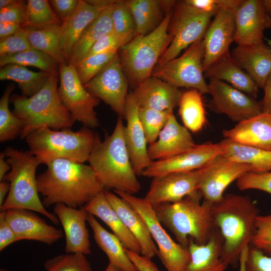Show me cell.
I'll list each match as a JSON object with an SVG mask.
<instances>
[{
  "label": "cell",
  "mask_w": 271,
  "mask_h": 271,
  "mask_svg": "<svg viewBox=\"0 0 271 271\" xmlns=\"http://www.w3.org/2000/svg\"><path fill=\"white\" fill-rule=\"evenodd\" d=\"M59 76L60 99L74 120L89 128L98 126V119L94 108L100 100L86 90L74 65L70 63L60 64Z\"/></svg>",
  "instance_id": "obj_12"
},
{
  "label": "cell",
  "mask_w": 271,
  "mask_h": 271,
  "mask_svg": "<svg viewBox=\"0 0 271 271\" xmlns=\"http://www.w3.org/2000/svg\"><path fill=\"white\" fill-rule=\"evenodd\" d=\"M128 84L118 53L99 73L84 86L88 92L108 104L118 116L125 119Z\"/></svg>",
  "instance_id": "obj_13"
},
{
  "label": "cell",
  "mask_w": 271,
  "mask_h": 271,
  "mask_svg": "<svg viewBox=\"0 0 271 271\" xmlns=\"http://www.w3.org/2000/svg\"><path fill=\"white\" fill-rule=\"evenodd\" d=\"M236 185L241 190L256 189L271 194V171L262 173L247 172L237 180Z\"/></svg>",
  "instance_id": "obj_48"
},
{
  "label": "cell",
  "mask_w": 271,
  "mask_h": 271,
  "mask_svg": "<svg viewBox=\"0 0 271 271\" xmlns=\"http://www.w3.org/2000/svg\"><path fill=\"white\" fill-rule=\"evenodd\" d=\"M112 31L127 42L136 36V27L126 1H115L111 14Z\"/></svg>",
  "instance_id": "obj_42"
},
{
  "label": "cell",
  "mask_w": 271,
  "mask_h": 271,
  "mask_svg": "<svg viewBox=\"0 0 271 271\" xmlns=\"http://www.w3.org/2000/svg\"><path fill=\"white\" fill-rule=\"evenodd\" d=\"M222 154L221 145L210 142L196 145L190 150L173 157L152 161L142 173L147 177H155L172 173L201 169Z\"/></svg>",
  "instance_id": "obj_16"
},
{
  "label": "cell",
  "mask_w": 271,
  "mask_h": 271,
  "mask_svg": "<svg viewBox=\"0 0 271 271\" xmlns=\"http://www.w3.org/2000/svg\"><path fill=\"white\" fill-rule=\"evenodd\" d=\"M51 73L40 71L34 72L25 66L16 64H7L0 69L1 80H12L16 82L21 89L22 95L31 97L45 85Z\"/></svg>",
  "instance_id": "obj_36"
},
{
  "label": "cell",
  "mask_w": 271,
  "mask_h": 271,
  "mask_svg": "<svg viewBox=\"0 0 271 271\" xmlns=\"http://www.w3.org/2000/svg\"><path fill=\"white\" fill-rule=\"evenodd\" d=\"M196 145L189 130L180 124L172 112L157 140L148 148L152 161L168 159L185 152Z\"/></svg>",
  "instance_id": "obj_23"
},
{
  "label": "cell",
  "mask_w": 271,
  "mask_h": 271,
  "mask_svg": "<svg viewBox=\"0 0 271 271\" xmlns=\"http://www.w3.org/2000/svg\"><path fill=\"white\" fill-rule=\"evenodd\" d=\"M173 9L160 25L145 35H136L118 50L121 65L129 84L136 87L151 76L172 37L168 27Z\"/></svg>",
  "instance_id": "obj_8"
},
{
  "label": "cell",
  "mask_w": 271,
  "mask_h": 271,
  "mask_svg": "<svg viewBox=\"0 0 271 271\" xmlns=\"http://www.w3.org/2000/svg\"><path fill=\"white\" fill-rule=\"evenodd\" d=\"M215 16L195 8L186 1H176L168 27L172 40L158 63L177 57L183 50L202 39Z\"/></svg>",
  "instance_id": "obj_9"
},
{
  "label": "cell",
  "mask_w": 271,
  "mask_h": 271,
  "mask_svg": "<svg viewBox=\"0 0 271 271\" xmlns=\"http://www.w3.org/2000/svg\"><path fill=\"white\" fill-rule=\"evenodd\" d=\"M32 48L24 28L14 35L0 39V56L19 53Z\"/></svg>",
  "instance_id": "obj_49"
},
{
  "label": "cell",
  "mask_w": 271,
  "mask_h": 271,
  "mask_svg": "<svg viewBox=\"0 0 271 271\" xmlns=\"http://www.w3.org/2000/svg\"><path fill=\"white\" fill-rule=\"evenodd\" d=\"M267 44H268V45L269 46V47L270 48V50L271 51V40H268H268H267Z\"/></svg>",
  "instance_id": "obj_63"
},
{
  "label": "cell",
  "mask_w": 271,
  "mask_h": 271,
  "mask_svg": "<svg viewBox=\"0 0 271 271\" xmlns=\"http://www.w3.org/2000/svg\"><path fill=\"white\" fill-rule=\"evenodd\" d=\"M251 172L247 164L230 161L220 155L206 166L198 186L203 201L213 204L223 196L226 188L243 174Z\"/></svg>",
  "instance_id": "obj_17"
},
{
  "label": "cell",
  "mask_w": 271,
  "mask_h": 271,
  "mask_svg": "<svg viewBox=\"0 0 271 271\" xmlns=\"http://www.w3.org/2000/svg\"><path fill=\"white\" fill-rule=\"evenodd\" d=\"M222 156L235 162L249 165L251 172L262 173L271 171V151L246 146L224 139L219 142Z\"/></svg>",
  "instance_id": "obj_35"
},
{
  "label": "cell",
  "mask_w": 271,
  "mask_h": 271,
  "mask_svg": "<svg viewBox=\"0 0 271 271\" xmlns=\"http://www.w3.org/2000/svg\"><path fill=\"white\" fill-rule=\"evenodd\" d=\"M179 113L184 126L189 130L197 132L206 122V117L202 94L191 89L182 92L179 103Z\"/></svg>",
  "instance_id": "obj_38"
},
{
  "label": "cell",
  "mask_w": 271,
  "mask_h": 271,
  "mask_svg": "<svg viewBox=\"0 0 271 271\" xmlns=\"http://www.w3.org/2000/svg\"><path fill=\"white\" fill-rule=\"evenodd\" d=\"M127 42L113 31L102 36L89 50L86 57L119 49Z\"/></svg>",
  "instance_id": "obj_51"
},
{
  "label": "cell",
  "mask_w": 271,
  "mask_h": 271,
  "mask_svg": "<svg viewBox=\"0 0 271 271\" xmlns=\"http://www.w3.org/2000/svg\"><path fill=\"white\" fill-rule=\"evenodd\" d=\"M4 152L0 154V181H3L7 172L11 170V167L7 160H5Z\"/></svg>",
  "instance_id": "obj_58"
},
{
  "label": "cell",
  "mask_w": 271,
  "mask_h": 271,
  "mask_svg": "<svg viewBox=\"0 0 271 271\" xmlns=\"http://www.w3.org/2000/svg\"><path fill=\"white\" fill-rule=\"evenodd\" d=\"M104 271H122L121 269L115 266L114 265L109 263Z\"/></svg>",
  "instance_id": "obj_62"
},
{
  "label": "cell",
  "mask_w": 271,
  "mask_h": 271,
  "mask_svg": "<svg viewBox=\"0 0 271 271\" xmlns=\"http://www.w3.org/2000/svg\"><path fill=\"white\" fill-rule=\"evenodd\" d=\"M49 2L54 12L62 23L74 13L79 0H51Z\"/></svg>",
  "instance_id": "obj_53"
},
{
  "label": "cell",
  "mask_w": 271,
  "mask_h": 271,
  "mask_svg": "<svg viewBox=\"0 0 271 271\" xmlns=\"http://www.w3.org/2000/svg\"><path fill=\"white\" fill-rule=\"evenodd\" d=\"M59 69L53 70L43 88L31 97L14 95L13 113L24 122L21 139L42 128L59 130L76 121L62 103L58 93Z\"/></svg>",
  "instance_id": "obj_4"
},
{
  "label": "cell",
  "mask_w": 271,
  "mask_h": 271,
  "mask_svg": "<svg viewBox=\"0 0 271 271\" xmlns=\"http://www.w3.org/2000/svg\"><path fill=\"white\" fill-rule=\"evenodd\" d=\"M235 30L232 12L221 10L214 16L203 38L204 73L214 61L229 51L230 45L234 42Z\"/></svg>",
  "instance_id": "obj_21"
},
{
  "label": "cell",
  "mask_w": 271,
  "mask_h": 271,
  "mask_svg": "<svg viewBox=\"0 0 271 271\" xmlns=\"http://www.w3.org/2000/svg\"><path fill=\"white\" fill-rule=\"evenodd\" d=\"M202 198L199 192L174 202L154 207L161 223L174 235L180 245L188 249L190 240L204 244L215 228L212 205Z\"/></svg>",
  "instance_id": "obj_5"
},
{
  "label": "cell",
  "mask_w": 271,
  "mask_h": 271,
  "mask_svg": "<svg viewBox=\"0 0 271 271\" xmlns=\"http://www.w3.org/2000/svg\"><path fill=\"white\" fill-rule=\"evenodd\" d=\"M211 99L210 109L224 114L233 121L240 122L262 112L261 102L229 84L216 79H210L208 84Z\"/></svg>",
  "instance_id": "obj_14"
},
{
  "label": "cell",
  "mask_w": 271,
  "mask_h": 271,
  "mask_svg": "<svg viewBox=\"0 0 271 271\" xmlns=\"http://www.w3.org/2000/svg\"><path fill=\"white\" fill-rule=\"evenodd\" d=\"M125 107V143L134 171L137 176H140L153 161L149 156L146 134L139 116V107L132 92L128 94Z\"/></svg>",
  "instance_id": "obj_19"
},
{
  "label": "cell",
  "mask_w": 271,
  "mask_h": 271,
  "mask_svg": "<svg viewBox=\"0 0 271 271\" xmlns=\"http://www.w3.org/2000/svg\"><path fill=\"white\" fill-rule=\"evenodd\" d=\"M230 53L236 63L251 77L258 87L263 88L271 74L269 47L263 42L252 45H237Z\"/></svg>",
  "instance_id": "obj_27"
},
{
  "label": "cell",
  "mask_w": 271,
  "mask_h": 271,
  "mask_svg": "<svg viewBox=\"0 0 271 271\" xmlns=\"http://www.w3.org/2000/svg\"><path fill=\"white\" fill-rule=\"evenodd\" d=\"M20 24L12 22L0 23V39L14 35L22 30Z\"/></svg>",
  "instance_id": "obj_57"
},
{
  "label": "cell",
  "mask_w": 271,
  "mask_h": 271,
  "mask_svg": "<svg viewBox=\"0 0 271 271\" xmlns=\"http://www.w3.org/2000/svg\"><path fill=\"white\" fill-rule=\"evenodd\" d=\"M240 271H271V255L250 245L241 255Z\"/></svg>",
  "instance_id": "obj_46"
},
{
  "label": "cell",
  "mask_w": 271,
  "mask_h": 271,
  "mask_svg": "<svg viewBox=\"0 0 271 271\" xmlns=\"http://www.w3.org/2000/svg\"><path fill=\"white\" fill-rule=\"evenodd\" d=\"M223 244L222 236L216 227L204 244L190 240L188 247L190 260L183 271H224L227 266L221 258Z\"/></svg>",
  "instance_id": "obj_30"
},
{
  "label": "cell",
  "mask_w": 271,
  "mask_h": 271,
  "mask_svg": "<svg viewBox=\"0 0 271 271\" xmlns=\"http://www.w3.org/2000/svg\"><path fill=\"white\" fill-rule=\"evenodd\" d=\"M46 271H92L85 254L76 252L60 254L47 260Z\"/></svg>",
  "instance_id": "obj_45"
},
{
  "label": "cell",
  "mask_w": 271,
  "mask_h": 271,
  "mask_svg": "<svg viewBox=\"0 0 271 271\" xmlns=\"http://www.w3.org/2000/svg\"><path fill=\"white\" fill-rule=\"evenodd\" d=\"M224 139L271 151V113H263L222 131Z\"/></svg>",
  "instance_id": "obj_26"
},
{
  "label": "cell",
  "mask_w": 271,
  "mask_h": 271,
  "mask_svg": "<svg viewBox=\"0 0 271 271\" xmlns=\"http://www.w3.org/2000/svg\"><path fill=\"white\" fill-rule=\"evenodd\" d=\"M125 251L139 271H160L151 259L127 249H125Z\"/></svg>",
  "instance_id": "obj_55"
},
{
  "label": "cell",
  "mask_w": 271,
  "mask_h": 271,
  "mask_svg": "<svg viewBox=\"0 0 271 271\" xmlns=\"http://www.w3.org/2000/svg\"><path fill=\"white\" fill-rule=\"evenodd\" d=\"M176 1L157 0H128L126 3L129 8L136 27V35H147L163 21L164 10L168 13L173 8Z\"/></svg>",
  "instance_id": "obj_32"
},
{
  "label": "cell",
  "mask_w": 271,
  "mask_h": 271,
  "mask_svg": "<svg viewBox=\"0 0 271 271\" xmlns=\"http://www.w3.org/2000/svg\"><path fill=\"white\" fill-rule=\"evenodd\" d=\"M115 2L103 9L87 26L72 49L69 63L74 65L85 58L94 43L102 36L112 31L111 14Z\"/></svg>",
  "instance_id": "obj_34"
},
{
  "label": "cell",
  "mask_w": 271,
  "mask_h": 271,
  "mask_svg": "<svg viewBox=\"0 0 271 271\" xmlns=\"http://www.w3.org/2000/svg\"><path fill=\"white\" fill-rule=\"evenodd\" d=\"M52 24L61 25L62 23L52 10L49 1H27L26 24L23 28H41Z\"/></svg>",
  "instance_id": "obj_41"
},
{
  "label": "cell",
  "mask_w": 271,
  "mask_h": 271,
  "mask_svg": "<svg viewBox=\"0 0 271 271\" xmlns=\"http://www.w3.org/2000/svg\"><path fill=\"white\" fill-rule=\"evenodd\" d=\"M204 54L202 39L192 44L180 56L158 63L151 76L178 88L185 87L196 89L202 94L209 93L203 67Z\"/></svg>",
  "instance_id": "obj_10"
},
{
  "label": "cell",
  "mask_w": 271,
  "mask_h": 271,
  "mask_svg": "<svg viewBox=\"0 0 271 271\" xmlns=\"http://www.w3.org/2000/svg\"><path fill=\"white\" fill-rule=\"evenodd\" d=\"M87 221L92 229L95 242L107 256L109 263L122 271H139L128 257L122 243L113 233L106 230L90 214H88Z\"/></svg>",
  "instance_id": "obj_33"
},
{
  "label": "cell",
  "mask_w": 271,
  "mask_h": 271,
  "mask_svg": "<svg viewBox=\"0 0 271 271\" xmlns=\"http://www.w3.org/2000/svg\"><path fill=\"white\" fill-rule=\"evenodd\" d=\"M118 50L88 56L74 65L77 75L84 85L99 73L117 55Z\"/></svg>",
  "instance_id": "obj_43"
},
{
  "label": "cell",
  "mask_w": 271,
  "mask_h": 271,
  "mask_svg": "<svg viewBox=\"0 0 271 271\" xmlns=\"http://www.w3.org/2000/svg\"><path fill=\"white\" fill-rule=\"evenodd\" d=\"M242 0H186L191 6L201 11L211 13L215 15L221 10L234 11Z\"/></svg>",
  "instance_id": "obj_50"
},
{
  "label": "cell",
  "mask_w": 271,
  "mask_h": 271,
  "mask_svg": "<svg viewBox=\"0 0 271 271\" xmlns=\"http://www.w3.org/2000/svg\"><path fill=\"white\" fill-rule=\"evenodd\" d=\"M4 211L19 241L32 240L51 245L64 235L62 230L49 225L32 211L13 209Z\"/></svg>",
  "instance_id": "obj_22"
},
{
  "label": "cell",
  "mask_w": 271,
  "mask_h": 271,
  "mask_svg": "<svg viewBox=\"0 0 271 271\" xmlns=\"http://www.w3.org/2000/svg\"><path fill=\"white\" fill-rule=\"evenodd\" d=\"M173 112L139 107V116L149 145L157 140L170 114Z\"/></svg>",
  "instance_id": "obj_44"
},
{
  "label": "cell",
  "mask_w": 271,
  "mask_h": 271,
  "mask_svg": "<svg viewBox=\"0 0 271 271\" xmlns=\"http://www.w3.org/2000/svg\"><path fill=\"white\" fill-rule=\"evenodd\" d=\"M139 108L159 111H173L178 106L182 92L163 80L150 76L132 92Z\"/></svg>",
  "instance_id": "obj_24"
},
{
  "label": "cell",
  "mask_w": 271,
  "mask_h": 271,
  "mask_svg": "<svg viewBox=\"0 0 271 271\" xmlns=\"http://www.w3.org/2000/svg\"><path fill=\"white\" fill-rule=\"evenodd\" d=\"M123 119L118 117L112 133L106 132L103 141L96 133L88 162L105 191L113 189L133 195L140 191L141 184L125 145Z\"/></svg>",
  "instance_id": "obj_3"
},
{
  "label": "cell",
  "mask_w": 271,
  "mask_h": 271,
  "mask_svg": "<svg viewBox=\"0 0 271 271\" xmlns=\"http://www.w3.org/2000/svg\"><path fill=\"white\" fill-rule=\"evenodd\" d=\"M15 87L9 84L0 99V142H4L21 136L24 127V121L16 116L9 108L10 96Z\"/></svg>",
  "instance_id": "obj_40"
},
{
  "label": "cell",
  "mask_w": 271,
  "mask_h": 271,
  "mask_svg": "<svg viewBox=\"0 0 271 271\" xmlns=\"http://www.w3.org/2000/svg\"><path fill=\"white\" fill-rule=\"evenodd\" d=\"M261 1L265 12L270 18H271V0Z\"/></svg>",
  "instance_id": "obj_60"
},
{
  "label": "cell",
  "mask_w": 271,
  "mask_h": 271,
  "mask_svg": "<svg viewBox=\"0 0 271 271\" xmlns=\"http://www.w3.org/2000/svg\"><path fill=\"white\" fill-rule=\"evenodd\" d=\"M37 177L38 192L45 207L57 203L78 208L105 191L89 165L65 159H57Z\"/></svg>",
  "instance_id": "obj_1"
},
{
  "label": "cell",
  "mask_w": 271,
  "mask_h": 271,
  "mask_svg": "<svg viewBox=\"0 0 271 271\" xmlns=\"http://www.w3.org/2000/svg\"><path fill=\"white\" fill-rule=\"evenodd\" d=\"M117 195L131 205L146 223L155 241L160 259L168 271H183L190 260L188 249L176 242L165 231L159 220L154 207L144 198L115 191Z\"/></svg>",
  "instance_id": "obj_11"
},
{
  "label": "cell",
  "mask_w": 271,
  "mask_h": 271,
  "mask_svg": "<svg viewBox=\"0 0 271 271\" xmlns=\"http://www.w3.org/2000/svg\"><path fill=\"white\" fill-rule=\"evenodd\" d=\"M9 64L35 67L48 73L58 70L59 66L48 54L35 48L19 53L0 56L1 68Z\"/></svg>",
  "instance_id": "obj_39"
},
{
  "label": "cell",
  "mask_w": 271,
  "mask_h": 271,
  "mask_svg": "<svg viewBox=\"0 0 271 271\" xmlns=\"http://www.w3.org/2000/svg\"><path fill=\"white\" fill-rule=\"evenodd\" d=\"M11 166L10 171L3 181L10 184V189L1 211L13 209H26L43 214L53 223L60 221L54 214L48 211L38 195L36 170L41 164L30 152L8 147L4 151Z\"/></svg>",
  "instance_id": "obj_6"
},
{
  "label": "cell",
  "mask_w": 271,
  "mask_h": 271,
  "mask_svg": "<svg viewBox=\"0 0 271 271\" xmlns=\"http://www.w3.org/2000/svg\"><path fill=\"white\" fill-rule=\"evenodd\" d=\"M106 7L92 5L87 1L79 0L74 13L60 25V47L68 61L72 49L82 32Z\"/></svg>",
  "instance_id": "obj_31"
},
{
  "label": "cell",
  "mask_w": 271,
  "mask_h": 271,
  "mask_svg": "<svg viewBox=\"0 0 271 271\" xmlns=\"http://www.w3.org/2000/svg\"><path fill=\"white\" fill-rule=\"evenodd\" d=\"M204 76L210 79L224 81L255 98L258 86L251 77L236 63L230 52H226L214 61L205 71Z\"/></svg>",
  "instance_id": "obj_28"
},
{
  "label": "cell",
  "mask_w": 271,
  "mask_h": 271,
  "mask_svg": "<svg viewBox=\"0 0 271 271\" xmlns=\"http://www.w3.org/2000/svg\"><path fill=\"white\" fill-rule=\"evenodd\" d=\"M19 239L7 221L4 211L0 212V251Z\"/></svg>",
  "instance_id": "obj_54"
},
{
  "label": "cell",
  "mask_w": 271,
  "mask_h": 271,
  "mask_svg": "<svg viewBox=\"0 0 271 271\" xmlns=\"http://www.w3.org/2000/svg\"><path fill=\"white\" fill-rule=\"evenodd\" d=\"M264 96L261 102L262 112L271 113V74L263 86Z\"/></svg>",
  "instance_id": "obj_56"
},
{
  "label": "cell",
  "mask_w": 271,
  "mask_h": 271,
  "mask_svg": "<svg viewBox=\"0 0 271 271\" xmlns=\"http://www.w3.org/2000/svg\"><path fill=\"white\" fill-rule=\"evenodd\" d=\"M234 42L239 45L263 42V33L271 28V18L265 12L261 0H242L233 12Z\"/></svg>",
  "instance_id": "obj_18"
},
{
  "label": "cell",
  "mask_w": 271,
  "mask_h": 271,
  "mask_svg": "<svg viewBox=\"0 0 271 271\" xmlns=\"http://www.w3.org/2000/svg\"><path fill=\"white\" fill-rule=\"evenodd\" d=\"M104 191L98 194L84 206L86 211L104 222L119 239L125 249L142 255L139 242L113 208Z\"/></svg>",
  "instance_id": "obj_29"
},
{
  "label": "cell",
  "mask_w": 271,
  "mask_h": 271,
  "mask_svg": "<svg viewBox=\"0 0 271 271\" xmlns=\"http://www.w3.org/2000/svg\"><path fill=\"white\" fill-rule=\"evenodd\" d=\"M250 245L271 255V214L257 217L256 230Z\"/></svg>",
  "instance_id": "obj_47"
},
{
  "label": "cell",
  "mask_w": 271,
  "mask_h": 271,
  "mask_svg": "<svg viewBox=\"0 0 271 271\" xmlns=\"http://www.w3.org/2000/svg\"><path fill=\"white\" fill-rule=\"evenodd\" d=\"M96 133L86 126L77 131L70 128L54 130L39 129L25 138L30 153L41 164L65 159L78 163L88 162L93 149Z\"/></svg>",
  "instance_id": "obj_7"
},
{
  "label": "cell",
  "mask_w": 271,
  "mask_h": 271,
  "mask_svg": "<svg viewBox=\"0 0 271 271\" xmlns=\"http://www.w3.org/2000/svg\"><path fill=\"white\" fill-rule=\"evenodd\" d=\"M0 271H9V270L5 268H1Z\"/></svg>",
  "instance_id": "obj_64"
},
{
  "label": "cell",
  "mask_w": 271,
  "mask_h": 271,
  "mask_svg": "<svg viewBox=\"0 0 271 271\" xmlns=\"http://www.w3.org/2000/svg\"><path fill=\"white\" fill-rule=\"evenodd\" d=\"M206 166L188 172H176L153 178L145 198L153 207L179 201L199 192L198 186Z\"/></svg>",
  "instance_id": "obj_15"
},
{
  "label": "cell",
  "mask_w": 271,
  "mask_h": 271,
  "mask_svg": "<svg viewBox=\"0 0 271 271\" xmlns=\"http://www.w3.org/2000/svg\"><path fill=\"white\" fill-rule=\"evenodd\" d=\"M259 210L248 196L227 194L212 205L215 227L222 236L221 258L228 266L236 267L251 244Z\"/></svg>",
  "instance_id": "obj_2"
},
{
  "label": "cell",
  "mask_w": 271,
  "mask_h": 271,
  "mask_svg": "<svg viewBox=\"0 0 271 271\" xmlns=\"http://www.w3.org/2000/svg\"><path fill=\"white\" fill-rule=\"evenodd\" d=\"M53 212L63 228L65 252L67 253H91L88 230L86 226L88 213L84 206L79 208L63 203L54 205Z\"/></svg>",
  "instance_id": "obj_20"
},
{
  "label": "cell",
  "mask_w": 271,
  "mask_h": 271,
  "mask_svg": "<svg viewBox=\"0 0 271 271\" xmlns=\"http://www.w3.org/2000/svg\"><path fill=\"white\" fill-rule=\"evenodd\" d=\"M27 2L19 0L13 5L0 9V23H16L23 28L26 20Z\"/></svg>",
  "instance_id": "obj_52"
},
{
  "label": "cell",
  "mask_w": 271,
  "mask_h": 271,
  "mask_svg": "<svg viewBox=\"0 0 271 271\" xmlns=\"http://www.w3.org/2000/svg\"><path fill=\"white\" fill-rule=\"evenodd\" d=\"M10 189V184L9 182L3 181L0 183V206L5 202L6 197H7Z\"/></svg>",
  "instance_id": "obj_59"
},
{
  "label": "cell",
  "mask_w": 271,
  "mask_h": 271,
  "mask_svg": "<svg viewBox=\"0 0 271 271\" xmlns=\"http://www.w3.org/2000/svg\"><path fill=\"white\" fill-rule=\"evenodd\" d=\"M60 27L59 25L52 24L41 28H24L32 47L46 53L59 65L69 63L60 47Z\"/></svg>",
  "instance_id": "obj_37"
},
{
  "label": "cell",
  "mask_w": 271,
  "mask_h": 271,
  "mask_svg": "<svg viewBox=\"0 0 271 271\" xmlns=\"http://www.w3.org/2000/svg\"><path fill=\"white\" fill-rule=\"evenodd\" d=\"M105 196L129 232L139 242L142 255L151 259L158 255V249L150 234L148 227L139 213L116 194L104 191Z\"/></svg>",
  "instance_id": "obj_25"
},
{
  "label": "cell",
  "mask_w": 271,
  "mask_h": 271,
  "mask_svg": "<svg viewBox=\"0 0 271 271\" xmlns=\"http://www.w3.org/2000/svg\"><path fill=\"white\" fill-rule=\"evenodd\" d=\"M19 0H0V9L5 8L17 3Z\"/></svg>",
  "instance_id": "obj_61"
}]
</instances>
